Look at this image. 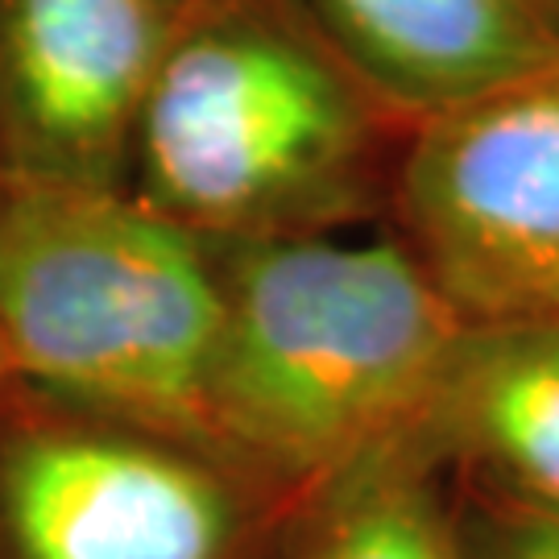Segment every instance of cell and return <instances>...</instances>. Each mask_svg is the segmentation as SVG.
Instances as JSON below:
<instances>
[{"label": "cell", "mask_w": 559, "mask_h": 559, "mask_svg": "<svg viewBox=\"0 0 559 559\" xmlns=\"http://www.w3.org/2000/svg\"><path fill=\"white\" fill-rule=\"evenodd\" d=\"M212 253L207 443L323 489L415 436L464 320L406 240L286 233Z\"/></svg>", "instance_id": "1"}, {"label": "cell", "mask_w": 559, "mask_h": 559, "mask_svg": "<svg viewBox=\"0 0 559 559\" xmlns=\"http://www.w3.org/2000/svg\"><path fill=\"white\" fill-rule=\"evenodd\" d=\"M369 104L320 38L200 0L141 112L129 195L207 245L323 233L357 200Z\"/></svg>", "instance_id": "3"}, {"label": "cell", "mask_w": 559, "mask_h": 559, "mask_svg": "<svg viewBox=\"0 0 559 559\" xmlns=\"http://www.w3.org/2000/svg\"><path fill=\"white\" fill-rule=\"evenodd\" d=\"M233 493L175 440L117 427H29L0 448L9 559H224Z\"/></svg>", "instance_id": "6"}, {"label": "cell", "mask_w": 559, "mask_h": 559, "mask_svg": "<svg viewBox=\"0 0 559 559\" xmlns=\"http://www.w3.org/2000/svg\"><path fill=\"white\" fill-rule=\"evenodd\" d=\"M460 543L464 559H559V519L501 501L477 522V535H460Z\"/></svg>", "instance_id": "10"}, {"label": "cell", "mask_w": 559, "mask_h": 559, "mask_svg": "<svg viewBox=\"0 0 559 559\" xmlns=\"http://www.w3.org/2000/svg\"><path fill=\"white\" fill-rule=\"evenodd\" d=\"M411 448L473 464L501 501L559 519V316L464 323Z\"/></svg>", "instance_id": "8"}, {"label": "cell", "mask_w": 559, "mask_h": 559, "mask_svg": "<svg viewBox=\"0 0 559 559\" xmlns=\"http://www.w3.org/2000/svg\"><path fill=\"white\" fill-rule=\"evenodd\" d=\"M399 203L464 323L559 316V62L415 124Z\"/></svg>", "instance_id": "4"}, {"label": "cell", "mask_w": 559, "mask_h": 559, "mask_svg": "<svg viewBox=\"0 0 559 559\" xmlns=\"http://www.w3.org/2000/svg\"><path fill=\"white\" fill-rule=\"evenodd\" d=\"M302 559H464V543L436 498L431 464L394 443L323 485Z\"/></svg>", "instance_id": "9"}, {"label": "cell", "mask_w": 559, "mask_h": 559, "mask_svg": "<svg viewBox=\"0 0 559 559\" xmlns=\"http://www.w3.org/2000/svg\"><path fill=\"white\" fill-rule=\"evenodd\" d=\"M556 9H559V0H556Z\"/></svg>", "instance_id": "12"}, {"label": "cell", "mask_w": 559, "mask_h": 559, "mask_svg": "<svg viewBox=\"0 0 559 559\" xmlns=\"http://www.w3.org/2000/svg\"><path fill=\"white\" fill-rule=\"evenodd\" d=\"M216 320L212 245L138 195L13 182L0 200L9 378L145 436L207 440Z\"/></svg>", "instance_id": "2"}, {"label": "cell", "mask_w": 559, "mask_h": 559, "mask_svg": "<svg viewBox=\"0 0 559 559\" xmlns=\"http://www.w3.org/2000/svg\"><path fill=\"white\" fill-rule=\"evenodd\" d=\"M4 381H13V378H9V360H4V353H0V385H4Z\"/></svg>", "instance_id": "11"}, {"label": "cell", "mask_w": 559, "mask_h": 559, "mask_svg": "<svg viewBox=\"0 0 559 559\" xmlns=\"http://www.w3.org/2000/svg\"><path fill=\"white\" fill-rule=\"evenodd\" d=\"M200 0H0L13 182L124 191L162 62Z\"/></svg>", "instance_id": "5"}, {"label": "cell", "mask_w": 559, "mask_h": 559, "mask_svg": "<svg viewBox=\"0 0 559 559\" xmlns=\"http://www.w3.org/2000/svg\"><path fill=\"white\" fill-rule=\"evenodd\" d=\"M302 9L365 96L415 124L559 62L556 0H302Z\"/></svg>", "instance_id": "7"}]
</instances>
